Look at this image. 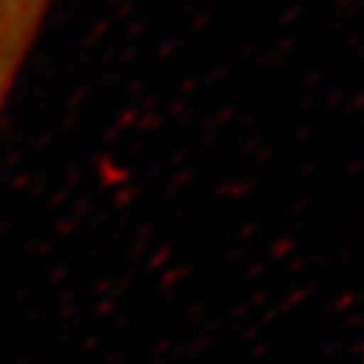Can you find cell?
I'll return each mask as SVG.
<instances>
[{"label":"cell","instance_id":"cell-1","mask_svg":"<svg viewBox=\"0 0 364 364\" xmlns=\"http://www.w3.org/2000/svg\"><path fill=\"white\" fill-rule=\"evenodd\" d=\"M57 0H0V128L46 33Z\"/></svg>","mask_w":364,"mask_h":364}]
</instances>
